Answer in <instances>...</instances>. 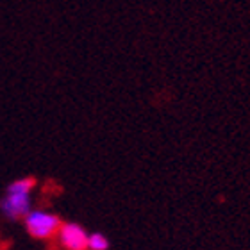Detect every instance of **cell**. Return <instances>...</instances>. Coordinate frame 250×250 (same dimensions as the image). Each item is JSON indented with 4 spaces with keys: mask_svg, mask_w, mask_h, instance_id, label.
<instances>
[{
    "mask_svg": "<svg viewBox=\"0 0 250 250\" xmlns=\"http://www.w3.org/2000/svg\"><path fill=\"white\" fill-rule=\"evenodd\" d=\"M36 181L32 177L16 179L7 186L0 200V213L7 220H21L32 209V191Z\"/></svg>",
    "mask_w": 250,
    "mask_h": 250,
    "instance_id": "1",
    "label": "cell"
},
{
    "mask_svg": "<svg viewBox=\"0 0 250 250\" xmlns=\"http://www.w3.org/2000/svg\"><path fill=\"white\" fill-rule=\"evenodd\" d=\"M21 220H23V227L29 232V236L40 241L56 238L59 227H61V220L58 214H54L52 211H47V209L32 208Z\"/></svg>",
    "mask_w": 250,
    "mask_h": 250,
    "instance_id": "2",
    "label": "cell"
},
{
    "mask_svg": "<svg viewBox=\"0 0 250 250\" xmlns=\"http://www.w3.org/2000/svg\"><path fill=\"white\" fill-rule=\"evenodd\" d=\"M56 238L64 250H88V232L79 224H61Z\"/></svg>",
    "mask_w": 250,
    "mask_h": 250,
    "instance_id": "3",
    "label": "cell"
},
{
    "mask_svg": "<svg viewBox=\"0 0 250 250\" xmlns=\"http://www.w3.org/2000/svg\"><path fill=\"white\" fill-rule=\"evenodd\" d=\"M88 250H109V240L100 232L88 234Z\"/></svg>",
    "mask_w": 250,
    "mask_h": 250,
    "instance_id": "4",
    "label": "cell"
}]
</instances>
